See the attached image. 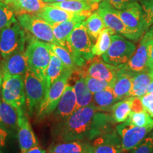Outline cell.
<instances>
[{"label": "cell", "instance_id": "c3c4849f", "mask_svg": "<svg viewBox=\"0 0 153 153\" xmlns=\"http://www.w3.org/2000/svg\"><path fill=\"white\" fill-rule=\"evenodd\" d=\"M152 91H153V75H152V82H151L150 86H149V87L148 89V92L147 93H151Z\"/></svg>", "mask_w": 153, "mask_h": 153}, {"label": "cell", "instance_id": "11a10c76", "mask_svg": "<svg viewBox=\"0 0 153 153\" xmlns=\"http://www.w3.org/2000/svg\"><path fill=\"white\" fill-rule=\"evenodd\" d=\"M121 153H123V152H121Z\"/></svg>", "mask_w": 153, "mask_h": 153}, {"label": "cell", "instance_id": "ffe728a7", "mask_svg": "<svg viewBox=\"0 0 153 153\" xmlns=\"http://www.w3.org/2000/svg\"><path fill=\"white\" fill-rule=\"evenodd\" d=\"M76 110V101L74 88L71 85H68L53 114L55 118L62 121L71 116Z\"/></svg>", "mask_w": 153, "mask_h": 153}, {"label": "cell", "instance_id": "8992f818", "mask_svg": "<svg viewBox=\"0 0 153 153\" xmlns=\"http://www.w3.org/2000/svg\"><path fill=\"white\" fill-rule=\"evenodd\" d=\"M26 40L24 30L18 21L0 30V53L3 58L25 51Z\"/></svg>", "mask_w": 153, "mask_h": 153}, {"label": "cell", "instance_id": "db71d44e", "mask_svg": "<svg viewBox=\"0 0 153 153\" xmlns=\"http://www.w3.org/2000/svg\"><path fill=\"white\" fill-rule=\"evenodd\" d=\"M43 1H46V2H47V1H48V0H43Z\"/></svg>", "mask_w": 153, "mask_h": 153}, {"label": "cell", "instance_id": "836d02e7", "mask_svg": "<svg viewBox=\"0 0 153 153\" xmlns=\"http://www.w3.org/2000/svg\"><path fill=\"white\" fill-rule=\"evenodd\" d=\"M126 122L137 127H150L153 128V118L145 111L140 112L131 111Z\"/></svg>", "mask_w": 153, "mask_h": 153}, {"label": "cell", "instance_id": "603a6c76", "mask_svg": "<svg viewBox=\"0 0 153 153\" xmlns=\"http://www.w3.org/2000/svg\"><path fill=\"white\" fill-rule=\"evenodd\" d=\"M86 19L78 18L55 24L53 26V34L58 45L65 48L66 41L74 28Z\"/></svg>", "mask_w": 153, "mask_h": 153}, {"label": "cell", "instance_id": "d4e9b609", "mask_svg": "<svg viewBox=\"0 0 153 153\" xmlns=\"http://www.w3.org/2000/svg\"><path fill=\"white\" fill-rule=\"evenodd\" d=\"M152 80V74L150 71L137 72L134 74L133 86L130 97H142L148 92V89Z\"/></svg>", "mask_w": 153, "mask_h": 153}, {"label": "cell", "instance_id": "30bf717a", "mask_svg": "<svg viewBox=\"0 0 153 153\" xmlns=\"http://www.w3.org/2000/svg\"><path fill=\"white\" fill-rule=\"evenodd\" d=\"M97 12L103 19L106 28H110L116 33L123 36L128 39L132 41L138 40L122 22L117 9L114 8L106 0L101 1Z\"/></svg>", "mask_w": 153, "mask_h": 153}, {"label": "cell", "instance_id": "bcb514c9", "mask_svg": "<svg viewBox=\"0 0 153 153\" xmlns=\"http://www.w3.org/2000/svg\"><path fill=\"white\" fill-rule=\"evenodd\" d=\"M143 38H144L145 40L153 39V24L149 28L148 30L146 32V33L145 34Z\"/></svg>", "mask_w": 153, "mask_h": 153}, {"label": "cell", "instance_id": "f1b7e54d", "mask_svg": "<svg viewBox=\"0 0 153 153\" xmlns=\"http://www.w3.org/2000/svg\"><path fill=\"white\" fill-rule=\"evenodd\" d=\"M133 97H130L116 102L111 108L110 112L115 123L126 121L131 112V104Z\"/></svg>", "mask_w": 153, "mask_h": 153}, {"label": "cell", "instance_id": "4316f807", "mask_svg": "<svg viewBox=\"0 0 153 153\" xmlns=\"http://www.w3.org/2000/svg\"><path fill=\"white\" fill-rule=\"evenodd\" d=\"M74 91L76 101V109L87 106L92 103L93 94L88 89L85 76H81L76 80Z\"/></svg>", "mask_w": 153, "mask_h": 153}, {"label": "cell", "instance_id": "4fadbf2b", "mask_svg": "<svg viewBox=\"0 0 153 153\" xmlns=\"http://www.w3.org/2000/svg\"><path fill=\"white\" fill-rule=\"evenodd\" d=\"M84 67L85 69L82 72V74H85L84 76H92L108 82L114 79L120 68V65L114 66L106 62L99 56L91 58Z\"/></svg>", "mask_w": 153, "mask_h": 153}, {"label": "cell", "instance_id": "7402d4cb", "mask_svg": "<svg viewBox=\"0 0 153 153\" xmlns=\"http://www.w3.org/2000/svg\"><path fill=\"white\" fill-rule=\"evenodd\" d=\"M89 145L84 141H62L50 146L47 153H87Z\"/></svg>", "mask_w": 153, "mask_h": 153}, {"label": "cell", "instance_id": "9c48e42d", "mask_svg": "<svg viewBox=\"0 0 153 153\" xmlns=\"http://www.w3.org/2000/svg\"><path fill=\"white\" fill-rule=\"evenodd\" d=\"M24 87L26 93V109L32 115L38 110L48 91L45 82L38 77L29 69L24 75Z\"/></svg>", "mask_w": 153, "mask_h": 153}, {"label": "cell", "instance_id": "1f68e13d", "mask_svg": "<svg viewBox=\"0 0 153 153\" xmlns=\"http://www.w3.org/2000/svg\"><path fill=\"white\" fill-rule=\"evenodd\" d=\"M48 3L43 0H19L15 14H39Z\"/></svg>", "mask_w": 153, "mask_h": 153}, {"label": "cell", "instance_id": "e0dca14e", "mask_svg": "<svg viewBox=\"0 0 153 153\" xmlns=\"http://www.w3.org/2000/svg\"><path fill=\"white\" fill-rule=\"evenodd\" d=\"M120 67V70L110 82L111 87L118 101L130 97L135 74L124 69L122 65Z\"/></svg>", "mask_w": 153, "mask_h": 153}, {"label": "cell", "instance_id": "7c38bea8", "mask_svg": "<svg viewBox=\"0 0 153 153\" xmlns=\"http://www.w3.org/2000/svg\"><path fill=\"white\" fill-rule=\"evenodd\" d=\"M118 13L122 22L134 35L139 39L147 30L142 6L138 2L131 4Z\"/></svg>", "mask_w": 153, "mask_h": 153}, {"label": "cell", "instance_id": "ba28073f", "mask_svg": "<svg viewBox=\"0 0 153 153\" xmlns=\"http://www.w3.org/2000/svg\"><path fill=\"white\" fill-rule=\"evenodd\" d=\"M136 46L131 41L126 40L117 33L113 34L111 43L108 51L102 55L105 62L114 66L126 64L133 56Z\"/></svg>", "mask_w": 153, "mask_h": 153}, {"label": "cell", "instance_id": "7dc6e473", "mask_svg": "<svg viewBox=\"0 0 153 153\" xmlns=\"http://www.w3.org/2000/svg\"><path fill=\"white\" fill-rule=\"evenodd\" d=\"M2 81H3L2 72H1V68H0V103L2 101V99H1V89H2Z\"/></svg>", "mask_w": 153, "mask_h": 153}, {"label": "cell", "instance_id": "3957f363", "mask_svg": "<svg viewBox=\"0 0 153 153\" xmlns=\"http://www.w3.org/2000/svg\"><path fill=\"white\" fill-rule=\"evenodd\" d=\"M25 52L28 69L45 82V72L52 54L50 44L35 38L29 42Z\"/></svg>", "mask_w": 153, "mask_h": 153}, {"label": "cell", "instance_id": "f5cc1de1", "mask_svg": "<svg viewBox=\"0 0 153 153\" xmlns=\"http://www.w3.org/2000/svg\"><path fill=\"white\" fill-rule=\"evenodd\" d=\"M150 94H152V97H153V91H152V92H151Z\"/></svg>", "mask_w": 153, "mask_h": 153}, {"label": "cell", "instance_id": "f6af8a7d", "mask_svg": "<svg viewBox=\"0 0 153 153\" xmlns=\"http://www.w3.org/2000/svg\"><path fill=\"white\" fill-rule=\"evenodd\" d=\"M46 150H43L41 147H40L39 145H36L35 147L28 149V150L25 151V152H20V153H46Z\"/></svg>", "mask_w": 153, "mask_h": 153}, {"label": "cell", "instance_id": "52a82bcc", "mask_svg": "<svg viewBox=\"0 0 153 153\" xmlns=\"http://www.w3.org/2000/svg\"><path fill=\"white\" fill-rule=\"evenodd\" d=\"M1 99L18 111H26L24 76L18 75L3 78Z\"/></svg>", "mask_w": 153, "mask_h": 153}, {"label": "cell", "instance_id": "60d3db41", "mask_svg": "<svg viewBox=\"0 0 153 153\" xmlns=\"http://www.w3.org/2000/svg\"><path fill=\"white\" fill-rule=\"evenodd\" d=\"M145 108L143 107L140 98L139 97H133L131 104V111L133 112H140L144 111Z\"/></svg>", "mask_w": 153, "mask_h": 153}, {"label": "cell", "instance_id": "d6a6232c", "mask_svg": "<svg viewBox=\"0 0 153 153\" xmlns=\"http://www.w3.org/2000/svg\"><path fill=\"white\" fill-rule=\"evenodd\" d=\"M50 47H51L52 53H54L62 61L66 69L71 70L72 72L77 70V68L74 64L71 54L66 48L61 46V45H57V44L53 43L50 44Z\"/></svg>", "mask_w": 153, "mask_h": 153}, {"label": "cell", "instance_id": "277c9868", "mask_svg": "<svg viewBox=\"0 0 153 153\" xmlns=\"http://www.w3.org/2000/svg\"><path fill=\"white\" fill-rule=\"evenodd\" d=\"M72 71L66 69L62 75L50 87L45 98L37 110L38 119H43L53 114L60 101L69 79L72 76Z\"/></svg>", "mask_w": 153, "mask_h": 153}, {"label": "cell", "instance_id": "681fc988", "mask_svg": "<svg viewBox=\"0 0 153 153\" xmlns=\"http://www.w3.org/2000/svg\"><path fill=\"white\" fill-rule=\"evenodd\" d=\"M85 1L91 4H99V2H101V1H103V0H85Z\"/></svg>", "mask_w": 153, "mask_h": 153}, {"label": "cell", "instance_id": "8fae6325", "mask_svg": "<svg viewBox=\"0 0 153 153\" xmlns=\"http://www.w3.org/2000/svg\"><path fill=\"white\" fill-rule=\"evenodd\" d=\"M153 128L150 127H137L123 122L116 127V131L121 141L122 152H130L147 137Z\"/></svg>", "mask_w": 153, "mask_h": 153}, {"label": "cell", "instance_id": "44dd1931", "mask_svg": "<svg viewBox=\"0 0 153 153\" xmlns=\"http://www.w3.org/2000/svg\"><path fill=\"white\" fill-rule=\"evenodd\" d=\"M49 4L70 12L85 14L89 16L91 14V11L97 10L99 4L89 3L85 0H68L61 2Z\"/></svg>", "mask_w": 153, "mask_h": 153}, {"label": "cell", "instance_id": "cb8c5ba5", "mask_svg": "<svg viewBox=\"0 0 153 153\" xmlns=\"http://www.w3.org/2000/svg\"><path fill=\"white\" fill-rule=\"evenodd\" d=\"M19 112L16 108L4 101L0 103V126L10 131L17 130Z\"/></svg>", "mask_w": 153, "mask_h": 153}, {"label": "cell", "instance_id": "f546056e", "mask_svg": "<svg viewBox=\"0 0 153 153\" xmlns=\"http://www.w3.org/2000/svg\"><path fill=\"white\" fill-rule=\"evenodd\" d=\"M116 33L108 28H105L99 33L97 41L92 47V53L94 56H101L109 48L111 43V36Z\"/></svg>", "mask_w": 153, "mask_h": 153}, {"label": "cell", "instance_id": "d6986e66", "mask_svg": "<svg viewBox=\"0 0 153 153\" xmlns=\"http://www.w3.org/2000/svg\"><path fill=\"white\" fill-rule=\"evenodd\" d=\"M38 15L45 19L47 22H48L52 26L74 19H87V17H89L87 14L70 12V11H66L65 9L59 8V7L51 5L49 3L48 5L46 6L39 14H38Z\"/></svg>", "mask_w": 153, "mask_h": 153}, {"label": "cell", "instance_id": "d590c367", "mask_svg": "<svg viewBox=\"0 0 153 153\" xmlns=\"http://www.w3.org/2000/svg\"><path fill=\"white\" fill-rule=\"evenodd\" d=\"M85 79L88 89L93 94L104 90L110 86V82L97 79V78L92 77V76H85Z\"/></svg>", "mask_w": 153, "mask_h": 153}, {"label": "cell", "instance_id": "8d00e7d4", "mask_svg": "<svg viewBox=\"0 0 153 153\" xmlns=\"http://www.w3.org/2000/svg\"><path fill=\"white\" fill-rule=\"evenodd\" d=\"M147 30L153 24V0H140Z\"/></svg>", "mask_w": 153, "mask_h": 153}, {"label": "cell", "instance_id": "7a4b0ae2", "mask_svg": "<svg viewBox=\"0 0 153 153\" xmlns=\"http://www.w3.org/2000/svg\"><path fill=\"white\" fill-rule=\"evenodd\" d=\"M92 47V41L82 22L74 28L65 43V48L71 54L76 68H83L94 57Z\"/></svg>", "mask_w": 153, "mask_h": 153}, {"label": "cell", "instance_id": "5b68a950", "mask_svg": "<svg viewBox=\"0 0 153 153\" xmlns=\"http://www.w3.org/2000/svg\"><path fill=\"white\" fill-rule=\"evenodd\" d=\"M16 17L20 26L38 40L50 44H57L53 34V26L42 17L33 14H22Z\"/></svg>", "mask_w": 153, "mask_h": 153}, {"label": "cell", "instance_id": "484cf974", "mask_svg": "<svg viewBox=\"0 0 153 153\" xmlns=\"http://www.w3.org/2000/svg\"><path fill=\"white\" fill-rule=\"evenodd\" d=\"M118 101L111 85L104 90L93 94L92 104L95 105L99 111H110L115 103Z\"/></svg>", "mask_w": 153, "mask_h": 153}, {"label": "cell", "instance_id": "f35d334b", "mask_svg": "<svg viewBox=\"0 0 153 153\" xmlns=\"http://www.w3.org/2000/svg\"><path fill=\"white\" fill-rule=\"evenodd\" d=\"M141 101L144 107L145 111H147L153 118V97L150 93H147L146 94L140 97Z\"/></svg>", "mask_w": 153, "mask_h": 153}, {"label": "cell", "instance_id": "5bb4252c", "mask_svg": "<svg viewBox=\"0 0 153 153\" xmlns=\"http://www.w3.org/2000/svg\"><path fill=\"white\" fill-rule=\"evenodd\" d=\"M122 146L116 130L91 141L87 153H121Z\"/></svg>", "mask_w": 153, "mask_h": 153}, {"label": "cell", "instance_id": "b9f144b4", "mask_svg": "<svg viewBox=\"0 0 153 153\" xmlns=\"http://www.w3.org/2000/svg\"><path fill=\"white\" fill-rule=\"evenodd\" d=\"M145 41H147V46H148L149 67H150V70H152L153 69V39L145 40Z\"/></svg>", "mask_w": 153, "mask_h": 153}, {"label": "cell", "instance_id": "7bdbcfd3", "mask_svg": "<svg viewBox=\"0 0 153 153\" xmlns=\"http://www.w3.org/2000/svg\"><path fill=\"white\" fill-rule=\"evenodd\" d=\"M9 132L8 130L0 126V151L4 147L9 135Z\"/></svg>", "mask_w": 153, "mask_h": 153}, {"label": "cell", "instance_id": "816d5d0a", "mask_svg": "<svg viewBox=\"0 0 153 153\" xmlns=\"http://www.w3.org/2000/svg\"><path fill=\"white\" fill-rule=\"evenodd\" d=\"M151 72H152V75H153V69L152 70H151Z\"/></svg>", "mask_w": 153, "mask_h": 153}, {"label": "cell", "instance_id": "ee69618b", "mask_svg": "<svg viewBox=\"0 0 153 153\" xmlns=\"http://www.w3.org/2000/svg\"><path fill=\"white\" fill-rule=\"evenodd\" d=\"M0 1L9 6L15 14V11H16L17 7H18L19 0H0Z\"/></svg>", "mask_w": 153, "mask_h": 153}, {"label": "cell", "instance_id": "74e56055", "mask_svg": "<svg viewBox=\"0 0 153 153\" xmlns=\"http://www.w3.org/2000/svg\"><path fill=\"white\" fill-rule=\"evenodd\" d=\"M130 153H153V136L150 133Z\"/></svg>", "mask_w": 153, "mask_h": 153}, {"label": "cell", "instance_id": "ac0fdd59", "mask_svg": "<svg viewBox=\"0 0 153 153\" xmlns=\"http://www.w3.org/2000/svg\"><path fill=\"white\" fill-rule=\"evenodd\" d=\"M122 65L126 70L133 73L152 70L149 67L148 46L147 41L144 38H142L133 56L126 64Z\"/></svg>", "mask_w": 153, "mask_h": 153}, {"label": "cell", "instance_id": "f907efd6", "mask_svg": "<svg viewBox=\"0 0 153 153\" xmlns=\"http://www.w3.org/2000/svg\"><path fill=\"white\" fill-rule=\"evenodd\" d=\"M68 1V0H48V3H55V2H61V1Z\"/></svg>", "mask_w": 153, "mask_h": 153}, {"label": "cell", "instance_id": "83f0119b", "mask_svg": "<svg viewBox=\"0 0 153 153\" xmlns=\"http://www.w3.org/2000/svg\"><path fill=\"white\" fill-rule=\"evenodd\" d=\"M65 70V67L62 61L52 53L51 60L45 72V82L48 90L50 87L62 75Z\"/></svg>", "mask_w": 153, "mask_h": 153}, {"label": "cell", "instance_id": "9a60e30c", "mask_svg": "<svg viewBox=\"0 0 153 153\" xmlns=\"http://www.w3.org/2000/svg\"><path fill=\"white\" fill-rule=\"evenodd\" d=\"M19 117L17 123V137L21 152L38 145L37 138L32 129L26 111H18Z\"/></svg>", "mask_w": 153, "mask_h": 153}, {"label": "cell", "instance_id": "6da1fadb", "mask_svg": "<svg viewBox=\"0 0 153 153\" xmlns=\"http://www.w3.org/2000/svg\"><path fill=\"white\" fill-rule=\"evenodd\" d=\"M111 114L99 111L92 103L76 109L65 120L57 123L53 129L56 140L89 142L101 135L115 131Z\"/></svg>", "mask_w": 153, "mask_h": 153}, {"label": "cell", "instance_id": "4dcf8cb0", "mask_svg": "<svg viewBox=\"0 0 153 153\" xmlns=\"http://www.w3.org/2000/svg\"><path fill=\"white\" fill-rule=\"evenodd\" d=\"M91 41H97L99 33L106 27L104 21L97 12L93 13L83 22Z\"/></svg>", "mask_w": 153, "mask_h": 153}, {"label": "cell", "instance_id": "e575fe53", "mask_svg": "<svg viewBox=\"0 0 153 153\" xmlns=\"http://www.w3.org/2000/svg\"><path fill=\"white\" fill-rule=\"evenodd\" d=\"M16 22L17 19L12 9L0 1V30Z\"/></svg>", "mask_w": 153, "mask_h": 153}, {"label": "cell", "instance_id": "ab89813d", "mask_svg": "<svg viewBox=\"0 0 153 153\" xmlns=\"http://www.w3.org/2000/svg\"><path fill=\"white\" fill-rule=\"evenodd\" d=\"M114 8L117 10H121L131 4L137 2L139 0H106Z\"/></svg>", "mask_w": 153, "mask_h": 153}, {"label": "cell", "instance_id": "2e32d148", "mask_svg": "<svg viewBox=\"0 0 153 153\" xmlns=\"http://www.w3.org/2000/svg\"><path fill=\"white\" fill-rule=\"evenodd\" d=\"M1 68L3 78L18 75L24 76L28 69L25 51L14 53L6 57Z\"/></svg>", "mask_w": 153, "mask_h": 153}]
</instances>
